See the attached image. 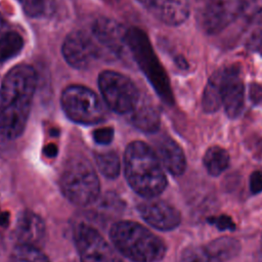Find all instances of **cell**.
<instances>
[{"instance_id":"cell-28","label":"cell","mask_w":262,"mask_h":262,"mask_svg":"<svg viewBox=\"0 0 262 262\" xmlns=\"http://www.w3.org/2000/svg\"><path fill=\"white\" fill-rule=\"evenodd\" d=\"M114 138V129L112 127H103L93 132V139L98 144H108Z\"/></svg>"},{"instance_id":"cell-17","label":"cell","mask_w":262,"mask_h":262,"mask_svg":"<svg viewBox=\"0 0 262 262\" xmlns=\"http://www.w3.org/2000/svg\"><path fill=\"white\" fill-rule=\"evenodd\" d=\"M129 120L137 129L147 133L158 131L161 123L157 107L147 98L142 97H140L135 108L129 114Z\"/></svg>"},{"instance_id":"cell-29","label":"cell","mask_w":262,"mask_h":262,"mask_svg":"<svg viewBox=\"0 0 262 262\" xmlns=\"http://www.w3.org/2000/svg\"><path fill=\"white\" fill-rule=\"evenodd\" d=\"M208 220L210 223L214 224L220 230H225V229L233 230L235 228V225H234L233 221L231 220V218L226 215H221L218 217H211Z\"/></svg>"},{"instance_id":"cell-27","label":"cell","mask_w":262,"mask_h":262,"mask_svg":"<svg viewBox=\"0 0 262 262\" xmlns=\"http://www.w3.org/2000/svg\"><path fill=\"white\" fill-rule=\"evenodd\" d=\"M246 46L248 50L262 54V29H258L250 35Z\"/></svg>"},{"instance_id":"cell-36","label":"cell","mask_w":262,"mask_h":262,"mask_svg":"<svg viewBox=\"0 0 262 262\" xmlns=\"http://www.w3.org/2000/svg\"><path fill=\"white\" fill-rule=\"evenodd\" d=\"M5 142H6V141H5V140L2 138V136L0 135V149L3 147V145H4Z\"/></svg>"},{"instance_id":"cell-7","label":"cell","mask_w":262,"mask_h":262,"mask_svg":"<svg viewBox=\"0 0 262 262\" xmlns=\"http://www.w3.org/2000/svg\"><path fill=\"white\" fill-rule=\"evenodd\" d=\"M98 87L107 106L118 114H130L140 99L136 85L127 76L104 71L98 77Z\"/></svg>"},{"instance_id":"cell-6","label":"cell","mask_w":262,"mask_h":262,"mask_svg":"<svg viewBox=\"0 0 262 262\" xmlns=\"http://www.w3.org/2000/svg\"><path fill=\"white\" fill-rule=\"evenodd\" d=\"M60 103L67 117L78 124L94 125L104 120V110L98 96L85 86H68L61 93Z\"/></svg>"},{"instance_id":"cell-16","label":"cell","mask_w":262,"mask_h":262,"mask_svg":"<svg viewBox=\"0 0 262 262\" xmlns=\"http://www.w3.org/2000/svg\"><path fill=\"white\" fill-rule=\"evenodd\" d=\"M157 156L163 166L173 175H180L186 168L185 156L178 143L164 136L157 143Z\"/></svg>"},{"instance_id":"cell-18","label":"cell","mask_w":262,"mask_h":262,"mask_svg":"<svg viewBox=\"0 0 262 262\" xmlns=\"http://www.w3.org/2000/svg\"><path fill=\"white\" fill-rule=\"evenodd\" d=\"M204 165L213 176L220 175L229 165V155L226 149L220 146H211L204 156Z\"/></svg>"},{"instance_id":"cell-31","label":"cell","mask_w":262,"mask_h":262,"mask_svg":"<svg viewBox=\"0 0 262 262\" xmlns=\"http://www.w3.org/2000/svg\"><path fill=\"white\" fill-rule=\"evenodd\" d=\"M250 99L253 103L257 104L262 101V87L257 84H252L250 86Z\"/></svg>"},{"instance_id":"cell-20","label":"cell","mask_w":262,"mask_h":262,"mask_svg":"<svg viewBox=\"0 0 262 262\" xmlns=\"http://www.w3.org/2000/svg\"><path fill=\"white\" fill-rule=\"evenodd\" d=\"M23 37L16 32H7L0 37V62L16 56L23 49Z\"/></svg>"},{"instance_id":"cell-30","label":"cell","mask_w":262,"mask_h":262,"mask_svg":"<svg viewBox=\"0 0 262 262\" xmlns=\"http://www.w3.org/2000/svg\"><path fill=\"white\" fill-rule=\"evenodd\" d=\"M250 189L253 193L262 191V171H255L250 176Z\"/></svg>"},{"instance_id":"cell-5","label":"cell","mask_w":262,"mask_h":262,"mask_svg":"<svg viewBox=\"0 0 262 262\" xmlns=\"http://www.w3.org/2000/svg\"><path fill=\"white\" fill-rule=\"evenodd\" d=\"M60 187L72 203L86 206L96 201L99 180L90 162L76 157L67 162L61 173Z\"/></svg>"},{"instance_id":"cell-3","label":"cell","mask_w":262,"mask_h":262,"mask_svg":"<svg viewBox=\"0 0 262 262\" xmlns=\"http://www.w3.org/2000/svg\"><path fill=\"white\" fill-rule=\"evenodd\" d=\"M110 234L116 248L134 262H158L165 255L164 243L138 223L118 222L113 225Z\"/></svg>"},{"instance_id":"cell-15","label":"cell","mask_w":262,"mask_h":262,"mask_svg":"<svg viewBox=\"0 0 262 262\" xmlns=\"http://www.w3.org/2000/svg\"><path fill=\"white\" fill-rule=\"evenodd\" d=\"M45 235L43 220L31 211H24L19 214L15 226V236L20 245L39 247Z\"/></svg>"},{"instance_id":"cell-9","label":"cell","mask_w":262,"mask_h":262,"mask_svg":"<svg viewBox=\"0 0 262 262\" xmlns=\"http://www.w3.org/2000/svg\"><path fill=\"white\" fill-rule=\"evenodd\" d=\"M75 241L82 262H122L104 237L88 224L78 225Z\"/></svg>"},{"instance_id":"cell-25","label":"cell","mask_w":262,"mask_h":262,"mask_svg":"<svg viewBox=\"0 0 262 262\" xmlns=\"http://www.w3.org/2000/svg\"><path fill=\"white\" fill-rule=\"evenodd\" d=\"M179 262H221L210 254L207 249L201 247H187L181 253Z\"/></svg>"},{"instance_id":"cell-21","label":"cell","mask_w":262,"mask_h":262,"mask_svg":"<svg viewBox=\"0 0 262 262\" xmlns=\"http://www.w3.org/2000/svg\"><path fill=\"white\" fill-rule=\"evenodd\" d=\"M27 15L41 18L50 15L54 9V0H16Z\"/></svg>"},{"instance_id":"cell-22","label":"cell","mask_w":262,"mask_h":262,"mask_svg":"<svg viewBox=\"0 0 262 262\" xmlns=\"http://www.w3.org/2000/svg\"><path fill=\"white\" fill-rule=\"evenodd\" d=\"M10 262H49V260L39 247L17 244L11 253Z\"/></svg>"},{"instance_id":"cell-13","label":"cell","mask_w":262,"mask_h":262,"mask_svg":"<svg viewBox=\"0 0 262 262\" xmlns=\"http://www.w3.org/2000/svg\"><path fill=\"white\" fill-rule=\"evenodd\" d=\"M140 216L152 227L160 230H172L180 223V213L164 201H147L138 207Z\"/></svg>"},{"instance_id":"cell-32","label":"cell","mask_w":262,"mask_h":262,"mask_svg":"<svg viewBox=\"0 0 262 262\" xmlns=\"http://www.w3.org/2000/svg\"><path fill=\"white\" fill-rule=\"evenodd\" d=\"M8 223H9L8 214H7V213H4V212H2V211H0V253H1V251H2L3 244H4L3 229L7 226Z\"/></svg>"},{"instance_id":"cell-12","label":"cell","mask_w":262,"mask_h":262,"mask_svg":"<svg viewBox=\"0 0 262 262\" xmlns=\"http://www.w3.org/2000/svg\"><path fill=\"white\" fill-rule=\"evenodd\" d=\"M127 29L108 17H98L92 26V36L102 51L119 56L127 47Z\"/></svg>"},{"instance_id":"cell-34","label":"cell","mask_w":262,"mask_h":262,"mask_svg":"<svg viewBox=\"0 0 262 262\" xmlns=\"http://www.w3.org/2000/svg\"><path fill=\"white\" fill-rule=\"evenodd\" d=\"M175 62L177 63V66L181 69H186L188 67L187 64V61L182 57V56H178L176 59H175Z\"/></svg>"},{"instance_id":"cell-26","label":"cell","mask_w":262,"mask_h":262,"mask_svg":"<svg viewBox=\"0 0 262 262\" xmlns=\"http://www.w3.org/2000/svg\"><path fill=\"white\" fill-rule=\"evenodd\" d=\"M242 14L250 23L262 25V0H245Z\"/></svg>"},{"instance_id":"cell-11","label":"cell","mask_w":262,"mask_h":262,"mask_svg":"<svg viewBox=\"0 0 262 262\" xmlns=\"http://www.w3.org/2000/svg\"><path fill=\"white\" fill-rule=\"evenodd\" d=\"M220 95L228 118L234 119L243 111L245 101V87L239 76V70L230 66L219 70Z\"/></svg>"},{"instance_id":"cell-1","label":"cell","mask_w":262,"mask_h":262,"mask_svg":"<svg viewBox=\"0 0 262 262\" xmlns=\"http://www.w3.org/2000/svg\"><path fill=\"white\" fill-rule=\"evenodd\" d=\"M37 87V75L29 64H17L4 76L0 87V135L5 141L24 132Z\"/></svg>"},{"instance_id":"cell-35","label":"cell","mask_w":262,"mask_h":262,"mask_svg":"<svg viewBox=\"0 0 262 262\" xmlns=\"http://www.w3.org/2000/svg\"><path fill=\"white\" fill-rule=\"evenodd\" d=\"M4 27H5V20H4L3 16L0 14V34L2 33V31H3Z\"/></svg>"},{"instance_id":"cell-2","label":"cell","mask_w":262,"mask_h":262,"mask_svg":"<svg viewBox=\"0 0 262 262\" xmlns=\"http://www.w3.org/2000/svg\"><path fill=\"white\" fill-rule=\"evenodd\" d=\"M125 174L129 185L138 194L154 198L167 185L161 162L152 148L142 141L131 142L125 151Z\"/></svg>"},{"instance_id":"cell-8","label":"cell","mask_w":262,"mask_h":262,"mask_svg":"<svg viewBox=\"0 0 262 262\" xmlns=\"http://www.w3.org/2000/svg\"><path fill=\"white\" fill-rule=\"evenodd\" d=\"M61 52L66 61L78 70L89 68L103 53L92 34L81 30L74 31L66 37Z\"/></svg>"},{"instance_id":"cell-33","label":"cell","mask_w":262,"mask_h":262,"mask_svg":"<svg viewBox=\"0 0 262 262\" xmlns=\"http://www.w3.org/2000/svg\"><path fill=\"white\" fill-rule=\"evenodd\" d=\"M44 154L49 157V158H53L56 156L57 154V146L53 143H50V144H47L44 148Z\"/></svg>"},{"instance_id":"cell-10","label":"cell","mask_w":262,"mask_h":262,"mask_svg":"<svg viewBox=\"0 0 262 262\" xmlns=\"http://www.w3.org/2000/svg\"><path fill=\"white\" fill-rule=\"evenodd\" d=\"M245 0H205L200 17L208 34H216L243 13Z\"/></svg>"},{"instance_id":"cell-24","label":"cell","mask_w":262,"mask_h":262,"mask_svg":"<svg viewBox=\"0 0 262 262\" xmlns=\"http://www.w3.org/2000/svg\"><path fill=\"white\" fill-rule=\"evenodd\" d=\"M238 243L229 237H222L210 244L206 249L214 257L221 259H228L234 256L238 251Z\"/></svg>"},{"instance_id":"cell-4","label":"cell","mask_w":262,"mask_h":262,"mask_svg":"<svg viewBox=\"0 0 262 262\" xmlns=\"http://www.w3.org/2000/svg\"><path fill=\"white\" fill-rule=\"evenodd\" d=\"M127 46L161 99L168 104H172L174 99L168 76L144 32L138 28L128 29Z\"/></svg>"},{"instance_id":"cell-37","label":"cell","mask_w":262,"mask_h":262,"mask_svg":"<svg viewBox=\"0 0 262 262\" xmlns=\"http://www.w3.org/2000/svg\"><path fill=\"white\" fill-rule=\"evenodd\" d=\"M260 262H262V249H261V252H260Z\"/></svg>"},{"instance_id":"cell-23","label":"cell","mask_w":262,"mask_h":262,"mask_svg":"<svg viewBox=\"0 0 262 262\" xmlns=\"http://www.w3.org/2000/svg\"><path fill=\"white\" fill-rule=\"evenodd\" d=\"M99 171L107 178H116L120 173V160L115 151H105L95 155Z\"/></svg>"},{"instance_id":"cell-19","label":"cell","mask_w":262,"mask_h":262,"mask_svg":"<svg viewBox=\"0 0 262 262\" xmlns=\"http://www.w3.org/2000/svg\"><path fill=\"white\" fill-rule=\"evenodd\" d=\"M203 110L205 113L212 114L217 112L221 103L220 95V73L215 72L208 81L203 94Z\"/></svg>"},{"instance_id":"cell-14","label":"cell","mask_w":262,"mask_h":262,"mask_svg":"<svg viewBox=\"0 0 262 262\" xmlns=\"http://www.w3.org/2000/svg\"><path fill=\"white\" fill-rule=\"evenodd\" d=\"M162 23L179 26L189 15L188 0H138Z\"/></svg>"}]
</instances>
